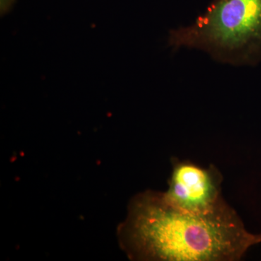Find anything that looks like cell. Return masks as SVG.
I'll use <instances>...</instances> for the list:
<instances>
[{
	"label": "cell",
	"instance_id": "2",
	"mask_svg": "<svg viewBox=\"0 0 261 261\" xmlns=\"http://www.w3.org/2000/svg\"><path fill=\"white\" fill-rule=\"evenodd\" d=\"M168 45L207 53L218 63H261V0H213L194 23L170 31Z\"/></svg>",
	"mask_w": 261,
	"mask_h": 261
},
{
	"label": "cell",
	"instance_id": "4",
	"mask_svg": "<svg viewBox=\"0 0 261 261\" xmlns=\"http://www.w3.org/2000/svg\"><path fill=\"white\" fill-rule=\"evenodd\" d=\"M16 0H1V12L5 13L11 9Z\"/></svg>",
	"mask_w": 261,
	"mask_h": 261
},
{
	"label": "cell",
	"instance_id": "3",
	"mask_svg": "<svg viewBox=\"0 0 261 261\" xmlns=\"http://www.w3.org/2000/svg\"><path fill=\"white\" fill-rule=\"evenodd\" d=\"M223 177L214 166L202 167L190 161H173L164 200L180 210L208 216L231 208L221 193Z\"/></svg>",
	"mask_w": 261,
	"mask_h": 261
},
{
	"label": "cell",
	"instance_id": "1",
	"mask_svg": "<svg viewBox=\"0 0 261 261\" xmlns=\"http://www.w3.org/2000/svg\"><path fill=\"white\" fill-rule=\"evenodd\" d=\"M132 258L164 261H237L260 243L232 207L203 216L176 208L162 192L147 191L132 201L120 230Z\"/></svg>",
	"mask_w": 261,
	"mask_h": 261
},
{
	"label": "cell",
	"instance_id": "5",
	"mask_svg": "<svg viewBox=\"0 0 261 261\" xmlns=\"http://www.w3.org/2000/svg\"><path fill=\"white\" fill-rule=\"evenodd\" d=\"M259 240H260V243H261V233L259 234Z\"/></svg>",
	"mask_w": 261,
	"mask_h": 261
}]
</instances>
